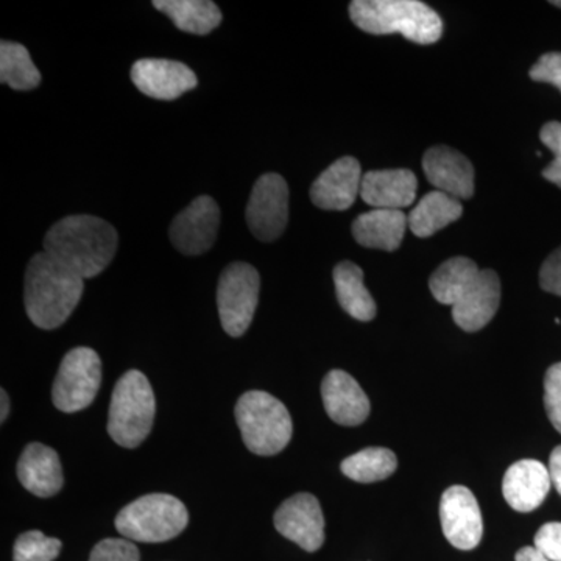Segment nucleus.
Listing matches in <instances>:
<instances>
[{
    "label": "nucleus",
    "instance_id": "nucleus-1",
    "mask_svg": "<svg viewBox=\"0 0 561 561\" xmlns=\"http://www.w3.org/2000/svg\"><path fill=\"white\" fill-rule=\"evenodd\" d=\"M430 289L435 300L451 306L454 323L467 332L481 331L501 305L496 272L481 271L474 261L456 256L432 273Z\"/></svg>",
    "mask_w": 561,
    "mask_h": 561
},
{
    "label": "nucleus",
    "instance_id": "nucleus-2",
    "mask_svg": "<svg viewBox=\"0 0 561 561\" xmlns=\"http://www.w3.org/2000/svg\"><path fill=\"white\" fill-rule=\"evenodd\" d=\"M119 247L116 228L94 216H69L54 225L44 238V251L80 278L101 275Z\"/></svg>",
    "mask_w": 561,
    "mask_h": 561
},
{
    "label": "nucleus",
    "instance_id": "nucleus-3",
    "mask_svg": "<svg viewBox=\"0 0 561 561\" xmlns=\"http://www.w3.org/2000/svg\"><path fill=\"white\" fill-rule=\"evenodd\" d=\"M84 279L55 261L46 251L36 253L25 272L24 301L28 319L41 330L60 328L76 311Z\"/></svg>",
    "mask_w": 561,
    "mask_h": 561
},
{
    "label": "nucleus",
    "instance_id": "nucleus-4",
    "mask_svg": "<svg viewBox=\"0 0 561 561\" xmlns=\"http://www.w3.org/2000/svg\"><path fill=\"white\" fill-rule=\"evenodd\" d=\"M350 18L371 35L400 33L423 46L437 43L443 35L437 11L419 0H354L350 3Z\"/></svg>",
    "mask_w": 561,
    "mask_h": 561
},
{
    "label": "nucleus",
    "instance_id": "nucleus-5",
    "mask_svg": "<svg viewBox=\"0 0 561 561\" xmlns=\"http://www.w3.org/2000/svg\"><path fill=\"white\" fill-rule=\"evenodd\" d=\"M234 415L243 443L256 456H276L291 440L294 423L290 413L267 391L243 393L236 404Z\"/></svg>",
    "mask_w": 561,
    "mask_h": 561
},
{
    "label": "nucleus",
    "instance_id": "nucleus-6",
    "mask_svg": "<svg viewBox=\"0 0 561 561\" xmlns=\"http://www.w3.org/2000/svg\"><path fill=\"white\" fill-rule=\"evenodd\" d=\"M157 401L144 373L130 370L117 381L111 397L108 432L122 448L135 449L149 437Z\"/></svg>",
    "mask_w": 561,
    "mask_h": 561
},
{
    "label": "nucleus",
    "instance_id": "nucleus-7",
    "mask_svg": "<svg viewBox=\"0 0 561 561\" xmlns=\"http://www.w3.org/2000/svg\"><path fill=\"white\" fill-rule=\"evenodd\" d=\"M190 524L186 505L172 494L153 493L122 508L116 529L130 541L164 542L179 537Z\"/></svg>",
    "mask_w": 561,
    "mask_h": 561
},
{
    "label": "nucleus",
    "instance_id": "nucleus-8",
    "mask_svg": "<svg viewBox=\"0 0 561 561\" xmlns=\"http://www.w3.org/2000/svg\"><path fill=\"white\" fill-rule=\"evenodd\" d=\"M102 383V360L87 346L70 350L62 357L55 378L51 400L58 411L76 413L90 408Z\"/></svg>",
    "mask_w": 561,
    "mask_h": 561
},
{
    "label": "nucleus",
    "instance_id": "nucleus-9",
    "mask_svg": "<svg viewBox=\"0 0 561 561\" xmlns=\"http://www.w3.org/2000/svg\"><path fill=\"white\" fill-rule=\"evenodd\" d=\"M260 273L245 262H234L221 273L217 308L221 327L231 337H241L249 331L260 301Z\"/></svg>",
    "mask_w": 561,
    "mask_h": 561
},
{
    "label": "nucleus",
    "instance_id": "nucleus-10",
    "mask_svg": "<svg viewBox=\"0 0 561 561\" xmlns=\"http://www.w3.org/2000/svg\"><path fill=\"white\" fill-rule=\"evenodd\" d=\"M247 224L254 238L276 241L289 220V187L278 173H265L254 183L245 210Z\"/></svg>",
    "mask_w": 561,
    "mask_h": 561
},
{
    "label": "nucleus",
    "instance_id": "nucleus-11",
    "mask_svg": "<svg viewBox=\"0 0 561 561\" xmlns=\"http://www.w3.org/2000/svg\"><path fill=\"white\" fill-rule=\"evenodd\" d=\"M440 522L446 540L460 551L478 548L483 537L481 507L470 489L449 486L440 501Z\"/></svg>",
    "mask_w": 561,
    "mask_h": 561
},
{
    "label": "nucleus",
    "instance_id": "nucleus-12",
    "mask_svg": "<svg viewBox=\"0 0 561 561\" xmlns=\"http://www.w3.org/2000/svg\"><path fill=\"white\" fill-rule=\"evenodd\" d=\"M219 225V205L208 195H202L175 217L169 236L181 253L198 256L216 243Z\"/></svg>",
    "mask_w": 561,
    "mask_h": 561
},
{
    "label": "nucleus",
    "instance_id": "nucleus-13",
    "mask_svg": "<svg viewBox=\"0 0 561 561\" xmlns=\"http://www.w3.org/2000/svg\"><path fill=\"white\" fill-rule=\"evenodd\" d=\"M276 530L306 552L319 551L324 542V518L320 502L311 493H298L284 501L275 513Z\"/></svg>",
    "mask_w": 561,
    "mask_h": 561
},
{
    "label": "nucleus",
    "instance_id": "nucleus-14",
    "mask_svg": "<svg viewBox=\"0 0 561 561\" xmlns=\"http://www.w3.org/2000/svg\"><path fill=\"white\" fill-rule=\"evenodd\" d=\"M131 80L142 94L157 101H175L197 88L194 70L180 61L144 58L131 68Z\"/></svg>",
    "mask_w": 561,
    "mask_h": 561
},
{
    "label": "nucleus",
    "instance_id": "nucleus-15",
    "mask_svg": "<svg viewBox=\"0 0 561 561\" xmlns=\"http://www.w3.org/2000/svg\"><path fill=\"white\" fill-rule=\"evenodd\" d=\"M423 171L435 191L445 192L457 201L474 194V168L470 160L451 147L437 146L423 157Z\"/></svg>",
    "mask_w": 561,
    "mask_h": 561
},
{
    "label": "nucleus",
    "instance_id": "nucleus-16",
    "mask_svg": "<svg viewBox=\"0 0 561 561\" xmlns=\"http://www.w3.org/2000/svg\"><path fill=\"white\" fill-rule=\"evenodd\" d=\"M321 398L330 419L341 426H359L370 415V400L346 371L332 370L324 376Z\"/></svg>",
    "mask_w": 561,
    "mask_h": 561
},
{
    "label": "nucleus",
    "instance_id": "nucleus-17",
    "mask_svg": "<svg viewBox=\"0 0 561 561\" xmlns=\"http://www.w3.org/2000/svg\"><path fill=\"white\" fill-rule=\"evenodd\" d=\"M362 169L353 157H343L313 181L311 201L317 208L346 210L360 195Z\"/></svg>",
    "mask_w": 561,
    "mask_h": 561
},
{
    "label": "nucleus",
    "instance_id": "nucleus-18",
    "mask_svg": "<svg viewBox=\"0 0 561 561\" xmlns=\"http://www.w3.org/2000/svg\"><path fill=\"white\" fill-rule=\"evenodd\" d=\"M552 481L548 468L538 460H519L508 468L502 482V493L513 511H537L548 497Z\"/></svg>",
    "mask_w": 561,
    "mask_h": 561
},
{
    "label": "nucleus",
    "instance_id": "nucleus-19",
    "mask_svg": "<svg viewBox=\"0 0 561 561\" xmlns=\"http://www.w3.org/2000/svg\"><path fill=\"white\" fill-rule=\"evenodd\" d=\"M419 180L409 169L371 171L362 176L360 197L375 209L401 210L413 205Z\"/></svg>",
    "mask_w": 561,
    "mask_h": 561
},
{
    "label": "nucleus",
    "instance_id": "nucleus-20",
    "mask_svg": "<svg viewBox=\"0 0 561 561\" xmlns=\"http://www.w3.org/2000/svg\"><path fill=\"white\" fill-rule=\"evenodd\" d=\"M18 479L35 496H55L65 483L60 457L43 443H31L18 461Z\"/></svg>",
    "mask_w": 561,
    "mask_h": 561
},
{
    "label": "nucleus",
    "instance_id": "nucleus-21",
    "mask_svg": "<svg viewBox=\"0 0 561 561\" xmlns=\"http://www.w3.org/2000/svg\"><path fill=\"white\" fill-rule=\"evenodd\" d=\"M409 221L402 210L371 209L353 224V236L365 249L394 251L400 249Z\"/></svg>",
    "mask_w": 561,
    "mask_h": 561
},
{
    "label": "nucleus",
    "instance_id": "nucleus-22",
    "mask_svg": "<svg viewBox=\"0 0 561 561\" xmlns=\"http://www.w3.org/2000/svg\"><path fill=\"white\" fill-rule=\"evenodd\" d=\"M463 206L460 201L440 191H432L421 198L408 216L409 230L416 238H431L435 232L460 219Z\"/></svg>",
    "mask_w": 561,
    "mask_h": 561
},
{
    "label": "nucleus",
    "instance_id": "nucleus-23",
    "mask_svg": "<svg viewBox=\"0 0 561 561\" xmlns=\"http://www.w3.org/2000/svg\"><path fill=\"white\" fill-rule=\"evenodd\" d=\"M335 294L343 311L359 321H371L376 317V302L364 284V272L359 265L343 261L335 265Z\"/></svg>",
    "mask_w": 561,
    "mask_h": 561
},
{
    "label": "nucleus",
    "instance_id": "nucleus-24",
    "mask_svg": "<svg viewBox=\"0 0 561 561\" xmlns=\"http://www.w3.org/2000/svg\"><path fill=\"white\" fill-rule=\"evenodd\" d=\"M153 7L192 35H208L221 24V11L210 0H154Z\"/></svg>",
    "mask_w": 561,
    "mask_h": 561
},
{
    "label": "nucleus",
    "instance_id": "nucleus-25",
    "mask_svg": "<svg viewBox=\"0 0 561 561\" xmlns=\"http://www.w3.org/2000/svg\"><path fill=\"white\" fill-rule=\"evenodd\" d=\"M0 81L11 90L31 91L41 83V73L31 54L20 43L0 44Z\"/></svg>",
    "mask_w": 561,
    "mask_h": 561
},
{
    "label": "nucleus",
    "instance_id": "nucleus-26",
    "mask_svg": "<svg viewBox=\"0 0 561 561\" xmlns=\"http://www.w3.org/2000/svg\"><path fill=\"white\" fill-rule=\"evenodd\" d=\"M397 456L387 448H365L342 461L343 474L359 483L383 481L397 471Z\"/></svg>",
    "mask_w": 561,
    "mask_h": 561
},
{
    "label": "nucleus",
    "instance_id": "nucleus-27",
    "mask_svg": "<svg viewBox=\"0 0 561 561\" xmlns=\"http://www.w3.org/2000/svg\"><path fill=\"white\" fill-rule=\"evenodd\" d=\"M62 542L43 531L28 530L14 542L13 561H54L60 556Z\"/></svg>",
    "mask_w": 561,
    "mask_h": 561
},
{
    "label": "nucleus",
    "instance_id": "nucleus-28",
    "mask_svg": "<svg viewBox=\"0 0 561 561\" xmlns=\"http://www.w3.org/2000/svg\"><path fill=\"white\" fill-rule=\"evenodd\" d=\"M139 549L127 538H106L92 549L90 561H139Z\"/></svg>",
    "mask_w": 561,
    "mask_h": 561
},
{
    "label": "nucleus",
    "instance_id": "nucleus-29",
    "mask_svg": "<svg viewBox=\"0 0 561 561\" xmlns=\"http://www.w3.org/2000/svg\"><path fill=\"white\" fill-rule=\"evenodd\" d=\"M541 142L553 153V160L546 165L542 176L549 183L561 187V122H548L540 131Z\"/></svg>",
    "mask_w": 561,
    "mask_h": 561
},
{
    "label": "nucleus",
    "instance_id": "nucleus-30",
    "mask_svg": "<svg viewBox=\"0 0 561 561\" xmlns=\"http://www.w3.org/2000/svg\"><path fill=\"white\" fill-rule=\"evenodd\" d=\"M545 409L552 426L561 434V362L546 371Z\"/></svg>",
    "mask_w": 561,
    "mask_h": 561
},
{
    "label": "nucleus",
    "instance_id": "nucleus-31",
    "mask_svg": "<svg viewBox=\"0 0 561 561\" xmlns=\"http://www.w3.org/2000/svg\"><path fill=\"white\" fill-rule=\"evenodd\" d=\"M530 79L538 83H549L559 88L561 91V54L560 51H551L545 54L531 66L529 72Z\"/></svg>",
    "mask_w": 561,
    "mask_h": 561
},
{
    "label": "nucleus",
    "instance_id": "nucleus-32",
    "mask_svg": "<svg viewBox=\"0 0 561 561\" xmlns=\"http://www.w3.org/2000/svg\"><path fill=\"white\" fill-rule=\"evenodd\" d=\"M535 548L549 561H561V523H548L535 535Z\"/></svg>",
    "mask_w": 561,
    "mask_h": 561
},
{
    "label": "nucleus",
    "instance_id": "nucleus-33",
    "mask_svg": "<svg viewBox=\"0 0 561 561\" xmlns=\"http://www.w3.org/2000/svg\"><path fill=\"white\" fill-rule=\"evenodd\" d=\"M540 286L542 290L561 297V247L542 262Z\"/></svg>",
    "mask_w": 561,
    "mask_h": 561
},
{
    "label": "nucleus",
    "instance_id": "nucleus-34",
    "mask_svg": "<svg viewBox=\"0 0 561 561\" xmlns=\"http://www.w3.org/2000/svg\"><path fill=\"white\" fill-rule=\"evenodd\" d=\"M549 476H551L552 485L561 494V445L553 449L549 457Z\"/></svg>",
    "mask_w": 561,
    "mask_h": 561
},
{
    "label": "nucleus",
    "instance_id": "nucleus-35",
    "mask_svg": "<svg viewBox=\"0 0 561 561\" xmlns=\"http://www.w3.org/2000/svg\"><path fill=\"white\" fill-rule=\"evenodd\" d=\"M516 561H549L535 546H526L516 552Z\"/></svg>",
    "mask_w": 561,
    "mask_h": 561
},
{
    "label": "nucleus",
    "instance_id": "nucleus-36",
    "mask_svg": "<svg viewBox=\"0 0 561 561\" xmlns=\"http://www.w3.org/2000/svg\"><path fill=\"white\" fill-rule=\"evenodd\" d=\"M0 400H2V412H0V421L5 423L7 416H9L10 412V398L9 394H7V391L3 389L0 391Z\"/></svg>",
    "mask_w": 561,
    "mask_h": 561
},
{
    "label": "nucleus",
    "instance_id": "nucleus-37",
    "mask_svg": "<svg viewBox=\"0 0 561 561\" xmlns=\"http://www.w3.org/2000/svg\"><path fill=\"white\" fill-rule=\"evenodd\" d=\"M552 5H556V7H559V9H561V0H559V2H551Z\"/></svg>",
    "mask_w": 561,
    "mask_h": 561
}]
</instances>
